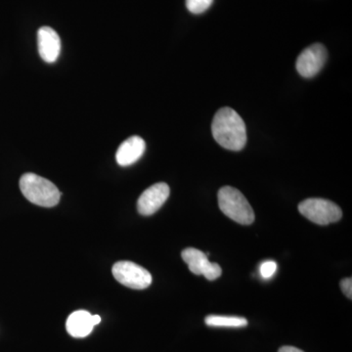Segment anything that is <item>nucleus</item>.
<instances>
[{
	"instance_id": "ddd939ff",
	"label": "nucleus",
	"mask_w": 352,
	"mask_h": 352,
	"mask_svg": "<svg viewBox=\"0 0 352 352\" xmlns=\"http://www.w3.org/2000/svg\"><path fill=\"white\" fill-rule=\"evenodd\" d=\"M214 0H186V7L190 12L201 14L212 6Z\"/></svg>"
},
{
	"instance_id": "dca6fc26",
	"label": "nucleus",
	"mask_w": 352,
	"mask_h": 352,
	"mask_svg": "<svg viewBox=\"0 0 352 352\" xmlns=\"http://www.w3.org/2000/svg\"><path fill=\"white\" fill-rule=\"evenodd\" d=\"M278 352H305L302 351H300V349H296L295 346H282L281 349H279V351Z\"/></svg>"
},
{
	"instance_id": "1a4fd4ad",
	"label": "nucleus",
	"mask_w": 352,
	"mask_h": 352,
	"mask_svg": "<svg viewBox=\"0 0 352 352\" xmlns=\"http://www.w3.org/2000/svg\"><path fill=\"white\" fill-rule=\"evenodd\" d=\"M39 56L46 63H54L61 52V39L50 27H43L38 32Z\"/></svg>"
},
{
	"instance_id": "0eeeda50",
	"label": "nucleus",
	"mask_w": 352,
	"mask_h": 352,
	"mask_svg": "<svg viewBox=\"0 0 352 352\" xmlns=\"http://www.w3.org/2000/svg\"><path fill=\"white\" fill-rule=\"evenodd\" d=\"M182 256L193 274L204 275L210 281L221 276L222 270L219 264L210 263L208 254L200 250L188 248L182 252Z\"/></svg>"
},
{
	"instance_id": "20e7f679",
	"label": "nucleus",
	"mask_w": 352,
	"mask_h": 352,
	"mask_svg": "<svg viewBox=\"0 0 352 352\" xmlns=\"http://www.w3.org/2000/svg\"><path fill=\"white\" fill-rule=\"evenodd\" d=\"M298 210L303 217L319 226H328L338 222L342 217L339 206L320 198L307 199L302 201L298 205Z\"/></svg>"
},
{
	"instance_id": "39448f33",
	"label": "nucleus",
	"mask_w": 352,
	"mask_h": 352,
	"mask_svg": "<svg viewBox=\"0 0 352 352\" xmlns=\"http://www.w3.org/2000/svg\"><path fill=\"white\" fill-rule=\"evenodd\" d=\"M113 277L127 288L144 289L152 284V275L142 266L131 261H119L113 264Z\"/></svg>"
},
{
	"instance_id": "2eb2a0df",
	"label": "nucleus",
	"mask_w": 352,
	"mask_h": 352,
	"mask_svg": "<svg viewBox=\"0 0 352 352\" xmlns=\"http://www.w3.org/2000/svg\"><path fill=\"white\" fill-rule=\"evenodd\" d=\"M340 289H342V293L344 294L347 296V298H349V300H351L352 298V279L351 278H346V279L342 280L340 281Z\"/></svg>"
},
{
	"instance_id": "4468645a",
	"label": "nucleus",
	"mask_w": 352,
	"mask_h": 352,
	"mask_svg": "<svg viewBox=\"0 0 352 352\" xmlns=\"http://www.w3.org/2000/svg\"><path fill=\"white\" fill-rule=\"evenodd\" d=\"M277 268V263L274 261H265L261 263L259 272H261V277L263 279L268 280L274 276Z\"/></svg>"
},
{
	"instance_id": "f03ea898",
	"label": "nucleus",
	"mask_w": 352,
	"mask_h": 352,
	"mask_svg": "<svg viewBox=\"0 0 352 352\" xmlns=\"http://www.w3.org/2000/svg\"><path fill=\"white\" fill-rule=\"evenodd\" d=\"M20 189L28 201L43 208L58 205L62 193L50 180L34 173H25L20 179Z\"/></svg>"
},
{
	"instance_id": "7ed1b4c3",
	"label": "nucleus",
	"mask_w": 352,
	"mask_h": 352,
	"mask_svg": "<svg viewBox=\"0 0 352 352\" xmlns=\"http://www.w3.org/2000/svg\"><path fill=\"white\" fill-rule=\"evenodd\" d=\"M220 210L229 219L242 226H250L254 221V212L239 190L224 186L219 191Z\"/></svg>"
},
{
	"instance_id": "9b49d317",
	"label": "nucleus",
	"mask_w": 352,
	"mask_h": 352,
	"mask_svg": "<svg viewBox=\"0 0 352 352\" xmlns=\"http://www.w3.org/2000/svg\"><path fill=\"white\" fill-rule=\"evenodd\" d=\"M146 143L140 136H131L120 144L116 154L117 163L122 166L135 164L144 154Z\"/></svg>"
},
{
	"instance_id": "9d476101",
	"label": "nucleus",
	"mask_w": 352,
	"mask_h": 352,
	"mask_svg": "<svg viewBox=\"0 0 352 352\" xmlns=\"http://www.w3.org/2000/svg\"><path fill=\"white\" fill-rule=\"evenodd\" d=\"M100 322L99 315H91L85 310H78L69 315L66 323L67 332L74 338H85Z\"/></svg>"
},
{
	"instance_id": "423d86ee",
	"label": "nucleus",
	"mask_w": 352,
	"mask_h": 352,
	"mask_svg": "<svg viewBox=\"0 0 352 352\" xmlns=\"http://www.w3.org/2000/svg\"><path fill=\"white\" fill-rule=\"evenodd\" d=\"M327 61V50L321 43H315L305 48L296 60V68L303 78H314Z\"/></svg>"
},
{
	"instance_id": "f257e3e1",
	"label": "nucleus",
	"mask_w": 352,
	"mask_h": 352,
	"mask_svg": "<svg viewBox=\"0 0 352 352\" xmlns=\"http://www.w3.org/2000/svg\"><path fill=\"white\" fill-rule=\"evenodd\" d=\"M212 136L221 147L231 151H241L247 143L244 120L233 109H219L212 124Z\"/></svg>"
},
{
	"instance_id": "f8f14e48",
	"label": "nucleus",
	"mask_w": 352,
	"mask_h": 352,
	"mask_svg": "<svg viewBox=\"0 0 352 352\" xmlns=\"http://www.w3.org/2000/svg\"><path fill=\"white\" fill-rule=\"evenodd\" d=\"M205 322L210 327L243 328L248 326L247 319L239 316L208 315L206 317Z\"/></svg>"
},
{
	"instance_id": "6e6552de",
	"label": "nucleus",
	"mask_w": 352,
	"mask_h": 352,
	"mask_svg": "<svg viewBox=\"0 0 352 352\" xmlns=\"http://www.w3.org/2000/svg\"><path fill=\"white\" fill-rule=\"evenodd\" d=\"M170 189L166 183L161 182L152 185L139 197L138 201L139 214L144 217L154 214L163 207L164 204L170 197Z\"/></svg>"
}]
</instances>
